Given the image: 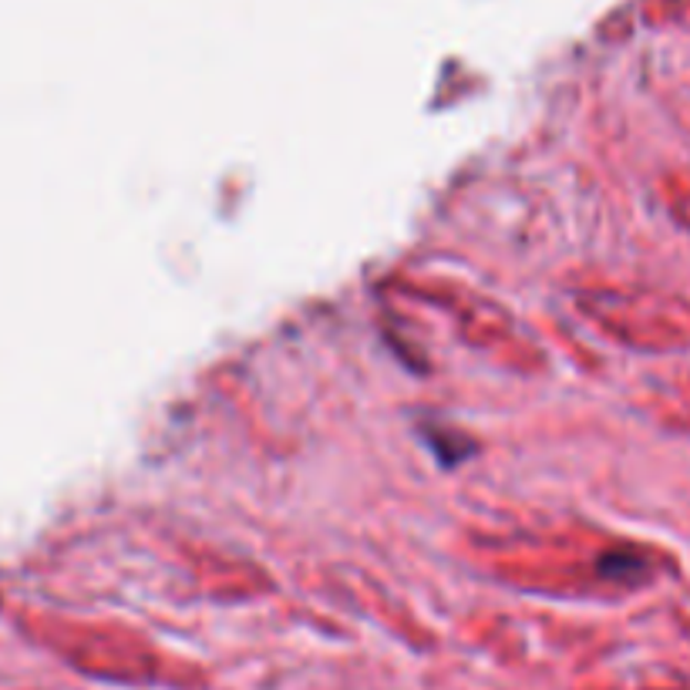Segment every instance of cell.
Here are the masks:
<instances>
[{
  "label": "cell",
  "instance_id": "obj_1",
  "mask_svg": "<svg viewBox=\"0 0 690 690\" xmlns=\"http://www.w3.org/2000/svg\"><path fill=\"white\" fill-rule=\"evenodd\" d=\"M599 573L609 576V580H619V583H637L644 573H647V560L640 552H606L599 560Z\"/></svg>",
  "mask_w": 690,
  "mask_h": 690
}]
</instances>
